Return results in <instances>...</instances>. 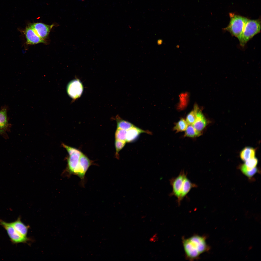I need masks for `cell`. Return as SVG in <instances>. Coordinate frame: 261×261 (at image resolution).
I'll return each mask as SVG.
<instances>
[{
	"mask_svg": "<svg viewBox=\"0 0 261 261\" xmlns=\"http://www.w3.org/2000/svg\"><path fill=\"white\" fill-rule=\"evenodd\" d=\"M182 243L186 256L191 260L197 259L210 248L206 243V238L197 235L183 239Z\"/></svg>",
	"mask_w": 261,
	"mask_h": 261,
	"instance_id": "cell-1",
	"label": "cell"
},
{
	"mask_svg": "<svg viewBox=\"0 0 261 261\" xmlns=\"http://www.w3.org/2000/svg\"><path fill=\"white\" fill-rule=\"evenodd\" d=\"M261 28L259 20L248 19L239 40L240 45L244 46L249 40L260 32Z\"/></svg>",
	"mask_w": 261,
	"mask_h": 261,
	"instance_id": "cell-2",
	"label": "cell"
},
{
	"mask_svg": "<svg viewBox=\"0 0 261 261\" xmlns=\"http://www.w3.org/2000/svg\"><path fill=\"white\" fill-rule=\"evenodd\" d=\"M230 16L229 23L224 30L229 32L239 40L248 19L232 13H230Z\"/></svg>",
	"mask_w": 261,
	"mask_h": 261,
	"instance_id": "cell-3",
	"label": "cell"
},
{
	"mask_svg": "<svg viewBox=\"0 0 261 261\" xmlns=\"http://www.w3.org/2000/svg\"><path fill=\"white\" fill-rule=\"evenodd\" d=\"M62 146L66 150L68 156L67 158V169L70 173L75 174L79 165L80 156L82 153L79 150L62 143Z\"/></svg>",
	"mask_w": 261,
	"mask_h": 261,
	"instance_id": "cell-4",
	"label": "cell"
},
{
	"mask_svg": "<svg viewBox=\"0 0 261 261\" xmlns=\"http://www.w3.org/2000/svg\"><path fill=\"white\" fill-rule=\"evenodd\" d=\"M0 225L6 230L10 240L13 243H25L29 240L27 237H24L18 233L10 223L7 222L0 219Z\"/></svg>",
	"mask_w": 261,
	"mask_h": 261,
	"instance_id": "cell-5",
	"label": "cell"
},
{
	"mask_svg": "<svg viewBox=\"0 0 261 261\" xmlns=\"http://www.w3.org/2000/svg\"><path fill=\"white\" fill-rule=\"evenodd\" d=\"M187 177L186 174L184 171H181L177 177L173 178L170 180V183L172 188L171 194L177 198L179 197L185 178Z\"/></svg>",
	"mask_w": 261,
	"mask_h": 261,
	"instance_id": "cell-6",
	"label": "cell"
},
{
	"mask_svg": "<svg viewBox=\"0 0 261 261\" xmlns=\"http://www.w3.org/2000/svg\"><path fill=\"white\" fill-rule=\"evenodd\" d=\"M83 87L81 81L78 79L74 80L68 84L67 91L68 95L72 99L75 100L82 95Z\"/></svg>",
	"mask_w": 261,
	"mask_h": 261,
	"instance_id": "cell-7",
	"label": "cell"
},
{
	"mask_svg": "<svg viewBox=\"0 0 261 261\" xmlns=\"http://www.w3.org/2000/svg\"><path fill=\"white\" fill-rule=\"evenodd\" d=\"M92 161L85 155L82 153L80 159L79 165L75 174L81 179H83L87 170L92 163Z\"/></svg>",
	"mask_w": 261,
	"mask_h": 261,
	"instance_id": "cell-8",
	"label": "cell"
},
{
	"mask_svg": "<svg viewBox=\"0 0 261 261\" xmlns=\"http://www.w3.org/2000/svg\"><path fill=\"white\" fill-rule=\"evenodd\" d=\"M23 32L27 44H34L44 42V39L40 37L29 25L26 28Z\"/></svg>",
	"mask_w": 261,
	"mask_h": 261,
	"instance_id": "cell-9",
	"label": "cell"
},
{
	"mask_svg": "<svg viewBox=\"0 0 261 261\" xmlns=\"http://www.w3.org/2000/svg\"><path fill=\"white\" fill-rule=\"evenodd\" d=\"M29 25L34 29L38 35L43 39L47 36L53 26V25H49L40 22L34 23Z\"/></svg>",
	"mask_w": 261,
	"mask_h": 261,
	"instance_id": "cell-10",
	"label": "cell"
},
{
	"mask_svg": "<svg viewBox=\"0 0 261 261\" xmlns=\"http://www.w3.org/2000/svg\"><path fill=\"white\" fill-rule=\"evenodd\" d=\"M144 133L151 134V132L149 131L144 130L134 126L127 130L126 142L130 143L134 141L137 138L140 134Z\"/></svg>",
	"mask_w": 261,
	"mask_h": 261,
	"instance_id": "cell-11",
	"label": "cell"
},
{
	"mask_svg": "<svg viewBox=\"0 0 261 261\" xmlns=\"http://www.w3.org/2000/svg\"><path fill=\"white\" fill-rule=\"evenodd\" d=\"M207 121L201 110H198L196 119L192 125L197 131L201 132L207 125Z\"/></svg>",
	"mask_w": 261,
	"mask_h": 261,
	"instance_id": "cell-12",
	"label": "cell"
},
{
	"mask_svg": "<svg viewBox=\"0 0 261 261\" xmlns=\"http://www.w3.org/2000/svg\"><path fill=\"white\" fill-rule=\"evenodd\" d=\"M197 187L196 184L191 182L186 177L184 181L180 196L177 199L178 204H180L182 200L192 188Z\"/></svg>",
	"mask_w": 261,
	"mask_h": 261,
	"instance_id": "cell-13",
	"label": "cell"
},
{
	"mask_svg": "<svg viewBox=\"0 0 261 261\" xmlns=\"http://www.w3.org/2000/svg\"><path fill=\"white\" fill-rule=\"evenodd\" d=\"M10 223L15 230L20 234L24 237H27L28 227L23 223L20 217L15 221Z\"/></svg>",
	"mask_w": 261,
	"mask_h": 261,
	"instance_id": "cell-14",
	"label": "cell"
},
{
	"mask_svg": "<svg viewBox=\"0 0 261 261\" xmlns=\"http://www.w3.org/2000/svg\"><path fill=\"white\" fill-rule=\"evenodd\" d=\"M255 149L250 147L244 148L241 151L240 156L241 160L245 161L255 157Z\"/></svg>",
	"mask_w": 261,
	"mask_h": 261,
	"instance_id": "cell-15",
	"label": "cell"
},
{
	"mask_svg": "<svg viewBox=\"0 0 261 261\" xmlns=\"http://www.w3.org/2000/svg\"><path fill=\"white\" fill-rule=\"evenodd\" d=\"M116 120L117 128L127 130L134 126L130 122L123 119L118 115L116 116Z\"/></svg>",
	"mask_w": 261,
	"mask_h": 261,
	"instance_id": "cell-16",
	"label": "cell"
},
{
	"mask_svg": "<svg viewBox=\"0 0 261 261\" xmlns=\"http://www.w3.org/2000/svg\"><path fill=\"white\" fill-rule=\"evenodd\" d=\"M258 163L257 159L255 157L246 161L245 163L240 166V169L243 173L256 167Z\"/></svg>",
	"mask_w": 261,
	"mask_h": 261,
	"instance_id": "cell-17",
	"label": "cell"
},
{
	"mask_svg": "<svg viewBox=\"0 0 261 261\" xmlns=\"http://www.w3.org/2000/svg\"><path fill=\"white\" fill-rule=\"evenodd\" d=\"M7 112L6 108L0 110V129L3 130L6 129L8 125Z\"/></svg>",
	"mask_w": 261,
	"mask_h": 261,
	"instance_id": "cell-18",
	"label": "cell"
},
{
	"mask_svg": "<svg viewBox=\"0 0 261 261\" xmlns=\"http://www.w3.org/2000/svg\"><path fill=\"white\" fill-rule=\"evenodd\" d=\"M199 108L196 105H195L194 109L187 115L186 121L188 125H192L195 122L197 114Z\"/></svg>",
	"mask_w": 261,
	"mask_h": 261,
	"instance_id": "cell-19",
	"label": "cell"
},
{
	"mask_svg": "<svg viewBox=\"0 0 261 261\" xmlns=\"http://www.w3.org/2000/svg\"><path fill=\"white\" fill-rule=\"evenodd\" d=\"M185 137L190 138H195L201 135V132L196 130L192 125H188L185 131Z\"/></svg>",
	"mask_w": 261,
	"mask_h": 261,
	"instance_id": "cell-20",
	"label": "cell"
},
{
	"mask_svg": "<svg viewBox=\"0 0 261 261\" xmlns=\"http://www.w3.org/2000/svg\"><path fill=\"white\" fill-rule=\"evenodd\" d=\"M188 125L186 120L182 118L176 123L173 130L177 132L184 131Z\"/></svg>",
	"mask_w": 261,
	"mask_h": 261,
	"instance_id": "cell-21",
	"label": "cell"
},
{
	"mask_svg": "<svg viewBox=\"0 0 261 261\" xmlns=\"http://www.w3.org/2000/svg\"><path fill=\"white\" fill-rule=\"evenodd\" d=\"M126 142L125 141L115 139V142L116 150L115 155L116 158L117 159H119V152L124 147L125 145Z\"/></svg>",
	"mask_w": 261,
	"mask_h": 261,
	"instance_id": "cell-22",
	"label": "cell"
},
{
	"mask_svg": "<svg viewBox=\"0 0 261 261\" xmlns=\"http://www.w3.org/2000/svg\"><path fill=\"white\" fill-rule=\"evenodd\" d=\"M126 130L117 128L115 134V139L126 141Z\"/></svg>",
	"mask_w": 261,
	"mask_h": 261,
	"instance_id": "cell-23",
	"label": "cell"
},
{
	"mask_svg": "<svg viewBox=\"0 0 261 261\" xmlns=\"http://www.w3.org/2000/svg\"><path fill=\"white\" fill-rule=\"evenodd\" d=\"M258 168L255 167L248 170H247L243 173L246 176L250 178L254 175L258 171Z\"/></svg>",
	"mask_w": 261,
	"mask_h": 261,
	"instance_id": "cell-24",
	"label": "cell"
},
{
	"mask_svg": "<svg viewBox=\"0 0 261 261\" xmlns=\"http://www.w3.org/2000/svg\"><path fill=\"white\" fill-rule=\"evenodd\" d=\"M157 237L156 234H155L150 239V240L151 242H155L157 239Z\"/></svg>",
	"mask_w": 261,
	"mask_h": 261,
	"instance_id": "cell-25",
	"label": "cell"
},
{
	"mask_svg": "<svg viewBox=\"0 0 261 261\" xmlns=\"http://www.w3.org/2000/svg\"><path fill=\"white\" fill-rule=\"evenodd\" d=\"M4 132V130L0 129V135L2 134Z\"/></svg>",
	"mask_w": 261,
	"mask_h": 261,
	"instance_id": "cell-26",
	"label": "cell"
},
{
	"mask_svg": "<svg viewBox=\"0 0 261 261\" xmlns=\"http://www.w3.org/2000/svg\"></svg>",
	"mask_w": 261,
	"mask_h": 261,
	"instance_id": "cell-27",
	"label": "cell"
}]
</instances>
